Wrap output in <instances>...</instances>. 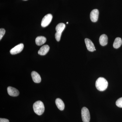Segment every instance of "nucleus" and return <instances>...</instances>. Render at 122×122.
Returning a JSON list of instances; mask_svg holds the SVG:
<instances>
[{
    "instance_id": "0eeeda50",
    "label": "nucleus",
    "mask_w": 122,
    "mask_h": 122,
    "mask_svg": "<svg viewBox=\"0 0 122 122\" xmlns=\"http://www.w3.org/2000/svg\"><path fill=\"white\" fill-rule=\"evenodd\" d=\"M85 42L88 51L90 52H93L94 51L96 50L93 43L91 41V40L88 38H86L85 39Z\"/></svg>"
},
{
    "instance_id": "423d86ee",
    "label": "nucleus",
    "mask_w": 122,
    "mask_h": 122,
    "mask_svg": "<svg viewBox=\"0 0 122 122\" xmlns=\"http://www.w3.org/2000/svg\"><path fill=\"white\" fill-rule=\"evenodd\" d=\"M98 10L97 9L93 10L91 12L90 15V17L91 20L92 22H96L98 20L99 16Z\"/></svg>"
},
{
    "instance_id": "a211bd4d",
    "label": "nucleus",
    "mask_w": 122,
    "mask_h": 122,
    "mask_svg": "<svg viewBox=\"0 0 122 122\" xmlns=\"http://www.w3.org/2000/svg\"><path fill=\"white\" fill-rule=\"evenodd\" d=\"M5 30L4 29L1 28L0 29V40H1L3 36L5 33Z\"/></svg>"
},
{
    "instance_id": "f257e3e1",
    "label": "nucleus",
    "mask_w": 122,
    "mask_h": 122,
    "mask_svg": "<svg viewBox=\"0 0 122 122\" xmlns=\"http://www.w3.org/2000/svg\"><path fill=\"white\" fill-rule=\"evenodd\" d=\"M96 88L98 90L103 91L105 90L108 86V82L106 79L102 77L99 78L95 83Z\"/></svg>"
},
{
    "instance_id": "ddd939ff",
    "label": "nucleus",
    "mask_w": 122,
    "mask_h": 122,
    "mask_svg": "<svg viewBox=\"0 0 122 122\" xmlns=\"http://www.w3.org/2000/svg\"><path fill=\"white\" fill-rule=\"evenodd\" d=\"M107 40L108 38L106 35L105 34L101 35L99 39L100 45L103 46L106 45L107 44Z\"/></svg>"
},
{
    "instance_id": "f3484780",
    "label": "nucleus",
    "mask_w": 122,
    "mask_h": 122,
    "mask_svg": "<svg viewBox=\"0 0 122 122\" xmlns=\"http://www.w3.org/2000/svg\"><path fill=\"white\" fill-rule=\"evenodd\" d=\"M61 33L57 32L55 34V39L57 41H59L61 39Z\"/></svg>"
},
{
    "instance_id": "20e7f679",
    "label": "nucleus",
    "mask_w": 122,
    "mask_h": 122,
    "mask_svg": "<svg viewBox=\"0 0 122 122\" xmlns=\"http://www.w3.org/2000/svg\"><path fill=\"white\" fill-rule=\"evenodd\" d=\"M52 18V15L50 14H49L46 15L42 20L41 26L43 27H46L48 26L51 22Z\"/></svg>"
},
{
    "instance_id": "412c9836",
    "label": "nucleus",
    "mask_w": 122,
    "mask_h": 122,
    "mask_svg": "<svg viewBox=\"0 0 122 122\" xmlns=\"http://www.w3.org/2000/svg\"></svg>"
},
{
    "instance_id": "7ed1b4c3",
    "label": "nucleus",
    "mask_w": 122,
    "mask_h": 122,
    "mask_svg": "<svg viewBox=\"0 0 122 122\" xmlns=\"http://www.w3.org/2000/svg\"><path fill=\"white\" fill-rule=\"evenodd\" d=\"M82 119L83 122H89L90 119V115L89 110L86 107H84L82 109Z\"/></svg>"
},
{
    "instance_id": "39448f33",
    "label": "nucleus",
    "mask_w": 122,
    "mask_h": 122,
    "mask_svg": "<svg viewBox=\"0 0 122 122\" xmlns=\"http://www.w3.org/2000/svg\"><path fill=\"white\" fill-rule=\"evenodd\" d=\"M24 48V44L21 43V44H19L14 48H13L11 49L10 51V53L11 54L15 55L19 53L23 50Z\"/></svg>"
},
{
    "instance_id": "f03ea898",
    "label": "nucleus",
    "mask_w": 122,
    "mask_h": 122,
    "mask_svg": "<svg viewBox=\"0 0 122 122\" xmlns=\"http://www.w3.org/2000/svg\"><path fill=\"white\" fill-rule=\"evenodd\" d=\"M34 112L38 115L43 114L45 111V106L43 103L41 101H38L34 103L33 105Z\"/></svg>"
},
{
    "instance_id": "f8f14e48",
    "label": "nucleus",
    "mask_w": 122,
    "mask_h": 122,
    "mask_svg": "<svg viewBox=\"0 0 122 122\" xmlns=\"http://www.w3.org/2000/svg\"><path fill=\"white\" fill-rule=\"evenodd\" d=\"M55 103L58 108L61 111H63L65 108V104L62 100L60 98H57L55 100Z\"/></svg>"
},
{
    "instance_id": "9b49d317",
    "label": "nucleus",
    "mask_w": 122,
    "mask_h": 122,
    "mask_svg": "<svg viewBox=\"0 0 122 122\" xmlns=\"http://www.w3.org/2000/svg\"><path fill=\"white\" fill-rule=\"evenodd\" d=\"M46 39L43 36H39L36 37L35 39V42L37 46H41L45 43Z\"/></svg>"
},
{
    "instance_id": "6e6552de",
    "label": "nucleus",
    "mask_w": 122,
    "mask_h": 122,
    "mask_svg": "<svg viewBox=\"0 0 122 122\" xmlns=\"http://www.w3.org/2000/svg\"><path fill=\"white\" fill-rule=\"evenodd\" d=\"M7 91L9 95L13 97L18 96L20 94V92L18 90L11 86H9L8 87Z\"/></svg>"
},
{
    "instance_id": "4468645a",
    "label": "nucleus",
    "mask_w": 122,
    "mask_h": 122,
    "mask_svg": "<svg viewBox=\"0 0 122 122\" xmlns=\"http://www.w3.org/2000/svg\"><path fill=\"white\" fill-rule=\"evenodd\" d=\"M122 39L120 37H117L115 40L114 41L113 47L115 49H118L122 45Z\"/></svg>"
},
{
    "instance_id": "dca6fc26",
    "label": "nucleus",
    "mask_w": 122,
    "mask_h": 122,
    "mask_svg": "<svg viewBox=\"0 0 122 122\" xmlns=\"http://www.w3.org/2000/svg\"><path fill=\"white\" fill-rule=\"evenodd\" d=\"M116 106L122 108V97L120 98L116 101Z\"/></svg>"
},
{
    "instance_id": "1a4fd4ad",
    "label": "nucleus",
    "mask_w": 122,
    "mask_h": 122,
    "mask_svg": "<svg viewBox=\"0 0 122 122\" xmlns=\"http://www.w3.org/2000/svg\"><path fill=\"white\" fill-rule=\"evenodd\" d=\"M31 76L33 81L35 83H39L41 81V78L39 74L35 71H33L31 73Z\"/></svg>"
},
{
    "instance_id": "2eb2a0df",
    "label": "nucleus",
    "mask_w": 122,
    "mask_h": 122,
    "mask_svg": "<svg viewBox=\"0 0 122 122\" xmlns=\"http://www.w3.org/2000/svg\"><path fill=\"white\" fill-rule=\"evenodd\" d=\"M66 25L63 23H61L58 24L56 27V30L57 32L61 33L63 32V30L65 29Z\"/></svg>"
},
{
    "instance_id": "6ab92c4d",
    "label": "nucleus",
    "mask_w": 122,
    "mask_h": 122,
    "mask_svg": "<svg viewBox=\"0 0 122 122\" xmlns=\"http://www.w3.org/2000/svg\"><path fill=\"white\" fill-rule=\"evenodd\" d=\"M0 122H9V121L8 119L5 118H0Z\"/></svg>"
},
{
    "instance_id": "9d476101",
    "label": "nucleus",
    "mask_w": 122,
    "mask_h": 122,
    "mask_svg": "<svg viewBox=\"0 0 122 122\" xmlns=\"http://www.w3.org/2000/svg\"><path fill=\"white\" fill-rule=\"evenodd\" d=\"M50 47L47 45L42 46L38 51V54L41 55H45L49 52Z\"/></svg>"
},
{
    "instance_id": "aec40b11",
    "label": "nucleus",
    "mask_w": 122,
    "mask_h": 122,
    "mask_svg": "<svg viewBox=\"0 0 122 122\" xmlns=\"http://www.w3.org/2000/svg\"><path fill=\"white\" fill-rule=\"evenodd\" d=\"M66 24H68V22H66Z\"/></svg>"
}]
</instances>
